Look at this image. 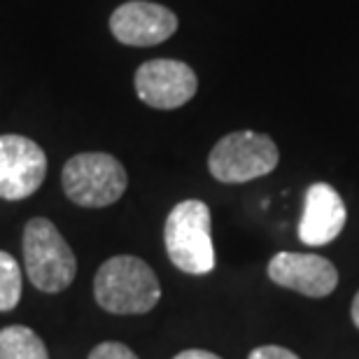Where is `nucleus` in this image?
I'll return each instance as SVG.
<instances>
[{"instance_id":"13","label":"nucleus","mask_w":359,"mask_h":359,"mask_svg":"<svg viewBox=\"0 0 359 359\" xmlns=\"http://www.w3.org/2000/svg\"><path fill=\"white\" fill-rule=\"evenodd\" d=\"M89 359H138V355H135L128 346H124V343L105 341L91 350Z\"/></svg>"},{"instance_id":"10","label":"nucleus","mask_w":359,"mask_h":359,"mask_svg":"<svg viewBox=\"0 0 359 359\" xmlns=\"http://www.w3.org/2000/svg\"><path fill=\"white\" fill-rule=\"evenodd\" d=\"M348 212L341 194L327 182L308 187L304 201V215L299 222V238L306 245H329L346 226Z\"/></svg>"},{"instance_id":"15","label":"nucleus","mask_w":359,"mask_h":359,"mask_svg":"<svg viewBox=\"0 0 359 359\" xmlns=\"http://www.w3.org/2000/svg\"><path fill=\"white\" fill-rule=\"evenodd\" d=\"M173 359H222L215 353H208V350H184V353L175 355Z\"/></svg>"},{"instance_id":"3","label":"nucleus","mask_w":359,"mask_h":359,"mask_svg":"<svg viewBox=\"0 0 359 359\" xmlns=\"http://www.w3.org/2000/svg\"><path fill=\"white\" fill-rule=\"evenodd\" d=\"M24 262L31 283L47 294L63 292L77 273L73 250L47 217H35L26 224Z\"/></svg>"},{"instance_id":"11","label":"nucleus","mask_w":359,"mask_h":359,"mask_svg":"<svg viewBox=\"0 0 359 359\" xmlns=\"http://www.w3.org/2000/svg\"><path fill=\"white\" fill-rule=\"evenodd\" d=\"M0 359H49V353L33 329L12 325L0 329Z\"/></svg>"},{"instance_id":"16","label":"nucleus","mask_w":359,"mask_h":359,"mask_svg":"<svg viewBox=\"0 0 359 359\" xmlns=\"http://www.w3.org/2000/svg\"><path fill=\"white\" fill-rule=\"evenodd\" d=\"M353 322H355V327L359 329V292H357V297L353 301Z\"/></svg>"},{"instance_id":"2","label":"nucleus","mask_w":359,"mask_h":359,"mask_svg":"<svg viewBox=\"0 0 359 359\" xmlns=\"http://www.w3.org/2000/svg\"><path fill=\"white\" fill-rule=\"evenodd\" d=\"M163 241L170 262L189 276H205L215 269L210 238V208L203 201L189 198L177 203L166 217Z\"/></svg>"},{"instance_id":"8","label":"nucleus","mask_w":359,"mask_h":359,"mask_svg":"<svg viewBox=\"0 0 359 359\" xmlns=\"http://www.w3.org/2000/svg\"><path fill=\"white\" fill-rule=\"evenodd\" d=\"M110 31L121 45L154 47L166 42L177 31V17L159 3L131 0L112 12Z\"/></svg>"},{"instance_id":"6","label":"nucleus","mask_w":359,"mask_h":359,"mask_svg":"<svg viewBox=\"0 0 359 359\" xmlns=\"http://www.w3.org/2000/svg\"><path fill=\"white\" fill-rule=\"evenodd\" d=\"M47 154L26 135H0V198L33 196L45 182Z\"/></svg>"},{"instance_id":"1","label":"nucleus","mask_w":359,"mask_h":359,"mask_svg":"<svg viewBox=\"0 0 359 359\" xmlns=\"http://www.w3.org/2000/svg\"><path fill=\"white\" fill-rule=\"evenodd\" d=\"M98 306L114 315L149 313L161 299L156 273L138 257L119 255L107 259L93 280Z\"/></svg>"},{"instance_id":"9","label":"nucleus","mask_w":359,"mask_h":359,"mask_svg":"<svg viewBox=\"0 0 359 359\" xmlns=\"http://www.w3.org/2000/svg\"><path fill=\"white\" fill-rule=\"evenodd\" d=\"M269 278L304 297H329L339 285V271L327 257L306 252H278L269 262Z\"/></svg>"},{"instance_id":"5","label":"nucleus","mask_w":359,"mask_h":359,"mask_svg":"<svg viewBox=\"0 0 359 359\" xmlns=\"http://www.w3.org/2000/svg\"><path fill=\"white\" fill-rule=\"evenodd\" d=\"M280 161L278 145L269 135L236 131L224 135L208 156V168L224 184H241L276 170Z\"/></svg>"},{"instance_id":"7","label":"nucleus","mask_w":359,"mask_h":359,"mask_svg":"<svg viewBox=\"0 0 359 359\" xmlns=\"http://www.w3.org/2000/svg\"><path fill=\"white\" fill-rule=\"evenodd\" d=\"M198 89L196 73L182 61L154 59L142 63L135 73L138 98L156 110H175L189 103Z\"/></svg>"},{"instance_id":"12","label":"nucleus","mask_w":359,"mask_h":359,"mask_svg":"<svg viewBox=\"0 0 359 359\" xmlns=\"http://www.w3.org/2000/svg\"><path fill=\"white\" fill-rule=\"evenodd\" d=\"M21 299V271L10 252L0 250V313L12 311Z\"/></svg>"},{"instance_id":"14","label":"nucleus","mask_w":359,"mask_h":359,"mask_svg":"<svg viewBox=\"0 0 359 359\" xmlns=\"http://www.w3.org/2000/svg\"><path fill=\"white\" fill-rule=\"evenodd\" d=\"M248 359H301V357L283 346H262V348H255Z\"/></svg>"},{"instance_id":"4","label":"nucleus","mask_w":359,"mask_h":359,"mask_svg":"<svg viewBox=\"0 0 359 359\" xmlns=\"http://www.w3.org/2000/svg\"><path fill=\"white\" fill-rule=\"evenodd\" d=\"M63 191L75 205L105 208L124 196L128 177L119 159L105 152L75 154L63 166Z\"/></svg>"}]
</instances>
